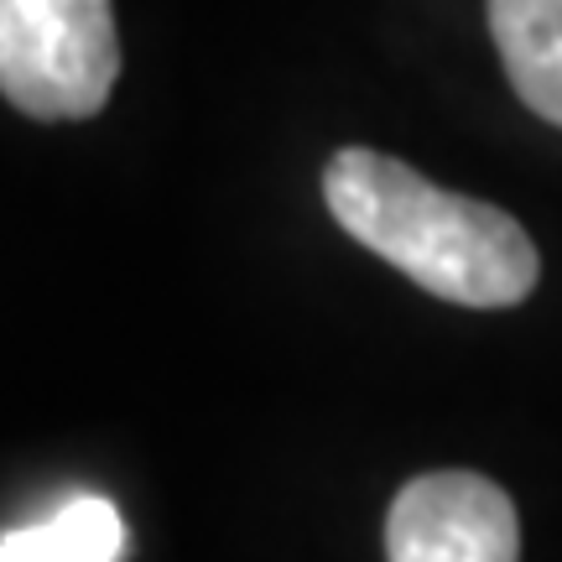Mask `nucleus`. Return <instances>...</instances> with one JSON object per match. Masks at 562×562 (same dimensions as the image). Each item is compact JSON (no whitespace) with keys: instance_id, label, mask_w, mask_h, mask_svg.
Listing matches in <instances>:
<instances>
[{"instance_id":"f257e3e1","label":"nucleus","mask_w":562,"mask_h":562,"mask_svg":"<svg viewBox=\"0 0 562 562\" xmlns=\"http://www.w3.org/2000/svg\"><path fill=\"white\" fill-rule=\"evenodd\" d=\"M323 203L349 240L442 302L516 307L542 277L537 245L505 209L438 188L370 146H344L323 167Z\"/></svg>"},{"instance_id":"f03ea898","label":"nucleus","mask_w":562,"mask_h":562,"mask_svg":"<svg viewBox=\"0 0 562 562\" xmlns=\"http://www.w3.org/2000/svg\"><path fill=\"white\" fill-rule=\"evenodd\" d=\"M121 79L110 0H0V94L32 121H89Z\"/></svg>"},{"instance_id":"7ed1b4c3","label":"nucleus","mask_w":562,"mask_h":562,"mask_svg":"<svg viewBox=\"0 0 562 562\" xmlns=\"http://www.w3.org/2000/svg\"><path fill=\"white\" fill-rule=\"evenodd\" d=\"M391 562H521L516 501L474 469L417 474L385 516Z\"/></svg>"},{"instance_id":"20e7f679","label":"nucleus","mask_w":562,"mask_h":562,"mask_svg":"<svg viewBox=\"0 0 562 562\" xmlns=\"http://www.w3.org/2000/svg\"><path fill=\"white\" fill-rule=\"evenodd\" d=\"M490 37L521 104L562 131V0H490Z\"/></svg>"},{"instance_id":"39448f33","label":"nucleus","mask_w":562,"mask_h":562,"mask_svg":"<svg viewBox=\"0 0 562 562\" xmlns=\"http://www.w3.org/2000/svg\"><path fill=\"white\" fill-rule=\"evenodd\" d=\"M125 547H131V537H125L121 510L100 495H83L47 521L5 531L0 562H121Z\"/></svg>"}]
</instances>
